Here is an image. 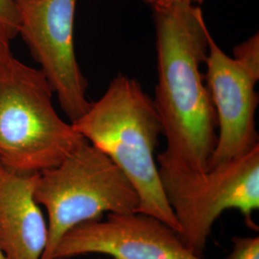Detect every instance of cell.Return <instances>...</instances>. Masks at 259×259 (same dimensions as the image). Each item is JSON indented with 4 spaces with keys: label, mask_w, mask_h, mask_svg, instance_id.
I'll return each mask as SVG.
<instances>
[{
    "label": "cell",
    "mask_w": 259,
    "mask_h": 259,
    "mask_svg": "<svg viewBox=\"0 0 259 259\" xmlns=\"http://www.w3.org/2000/svg\"><path fill=\"white\" fill-rule=\"evenodd\" d=\"M152 10L157 72L152 99L167 142L159 155L204 171L217 140L216 113L201 70L211 34L199 5Z\"/></svg>",
    "instance_id": "1"
},
{
    "label": "cell",
    "mask_w": 259,
    "mask_h": 259,
    "mask_svg": "<svg viewBox=\"0 0 259 259\" xmlns=\"http://www.w3.org/2000/svg\"><path fill=\"white\" fill-rule=\"evenodd\" d=\"M127 177L139 198V212L153 215L179 232L159 178L156 149L162 128L153 99L138 80L115 76L102 96L71 122Z\"/></svg>",
    "instance_id": "2"
},
{
    "label": "cell",
    "mask_w": 259,
    "mask_h": 259,
    "mask_svg": "<svg viewBox=\"0 0 259 259\" xmlns=\"http://www.w3.org/2000/svg\"><path fill=\"white\" fill-rule=\"evenodd\" d=\"M54 92L40 69L15 57L0 76V163L38 174L60 164L85 139L53 105Z\"/></svg>",
    "instance_id": "3"
},
{
    "label": "cell",
    "mask_w": 259,
    "mask_h": 259,
    "mask_svg": "<svg viewBox=\"0 0 259 259\" xmlns=\"http://www.w3.org/2000/svg\"><path fill=\"white\" fill-rule=\"evenodd\" d=\"M161 186L175 216L185 248L203 256L213 225L229 209L255 228L252 213L259 208V146L242 157L204 171L157 154Z\"/></svg>",
    "instance_id": "4"
},
{
    "label": "cell",
    "mask_w": 259,
    "mask_h": 259,
    "mask_svg": "<svg viewBox=\"0 0 259 259\" xmlns=\"http://www.w3.org/2000/svg\"><path fill=\"white\" fill-rule=\"evenodd\" d=\"M35 200L48 215V241L41 259H49L66 232L104 214L138 211L139 195L127 177L89 141L58 165L37 174Z\"/></svg>",
    "instance_id": "5"
},
{
    "label": "cell",
    "mask_w": 259,
    "mask_h": 259,
    "mask_svg": "<svg viewBox=\"0 0 259 259\" xmlns=\"http://www.w3.org/2000/svg\"><path fill=\"white\" fill-rule=\"evenodd\" d=\"M204 81L217 119V140L208 168L242 157L259 146L255 114L258 93L259 35H252L225 53L212 36L204 61Z\"/></svg>",
    "instance_id": "6"
},
{
    "label": "cell",
    "mask_w": 259,
    "mask_h": 259,
    "mask_svg": "<svg viewBox=\"0 0 259 259\" xmlns=\"http://www.w3.org/2000/svg\"><path fill=\"white\" fill-rule=\"evenodd\" d=\"M21 36L70 122L89 109L74 48L77 0H16Z\"/></svg>",
    "instance_id": "7"
},
{
    "label": "cell",
    "mask_w": 259,
    "mask_h": 259,
    "mask_svg": "<svg viewBox=\"0 0 259 259\" xmlns=\"http://www.w3.org/2000/svg\"><path fill=\"white\" fill-rule=\"evenodd\" d=\"M91 253L113 259H205L185 248L178 232L145 213H109L105 219L82 223L65 233L49 259Z\"/></svg>",
    "instance_id": "8"
},
{
    "label": "cell",
    "mask_w": 259,
    "mask_h": 259,
    "mask_svg": "<svg viewBox=\"0 0 259 259\" xmlns=\"http://www.w3.org/2000/svg\"><path fill=\"white\" fill-rule=\"evenodd\" d=\"M37 174L0 163V249L7 259H41L48 227L35 200Z\"/></svg>",
    "instance_id": "9"
},
{
    "label": "cell",
    "mask_w": 259,
    "mask_h": 259,
    "mask_svg": "<svg viewBox=\"0 0 259 259\" xmlns=\"http://www.w3.org/2000/svg\"><path fill=\"white\" fill-rule=\"evenodd\" d=\"M229 259H259L258 236H234Z\"/></svg>",
    "instance_id": "10"
},
{
    "label": "cell",
    "mask_w": 259,
    "mask_h": 259,
    "mask_svg": "<svg viewBox=\"0 0 259 259\" xmlns=\"http://www.w3.org/2000/svg\"><path fill=\"white\" fill-rule=\"evenodd\" d=\"M0 26L12 38L19 35V15L16 0H0Z\"/></svg>",
    "instance_id": "11"
},
{
    "label": "cell",
    "mask_w": 259,
    "mask_h": 259,
    "mask_svg": "<svg viewBox=\"0 0 259 259\" xmlns=\"http://www.w3.org/2000/svg\"><path fill=\"white\" fill-rule=\"evenodd\" d=\"M11 39L12 37H10L8 32L0 26V76L14 58L11 51Z\"/></svg>",
    "instance_id": "12"
},
{
    "label": "cell",
    "mask_w": 259,
    "mask_h": 259,
    "mask_svg": "<svg viewBox=\"0 0 259 259\" xmlns=\"http://www.w3.org/2000/svg\"><path fill=\"white\" fill-rule=\"evenodd\" d=\"M146 5H149L151 8L157 6H167L177 3H190L201 6L204 3V0H141Z\"/></svg>",
    "instance_id": "13"
},
{
    "label": "cell",
    "mask_w": 259,
    "mask_h": 259,
    "mask_svg": "<svg viewBox=\"0 0 259 259\" xmlns=\"http://www.w3.org/2000/svg\"><path fill=\"white\" fill-rule=\"evenodd\" d=\"M0 259H7V257L4 255V253L2 252L1 249H0Z\"/></svg>",
    "instance_id": "14"
},
{
    "label": "cell",
    "mask_w": 259,
    "mask_h": 259,
    "mask_svg": "<svg viewBox=\"0 0 259 259\" xmlns=\"http://www.w3.org/2000/svg\"><path fill=\"white\" fill-rule=\"evenodd\" d=\"M99 259H102V258H99Z\"/></svg>",
    "instance_id": "15"
}]
</instances>
